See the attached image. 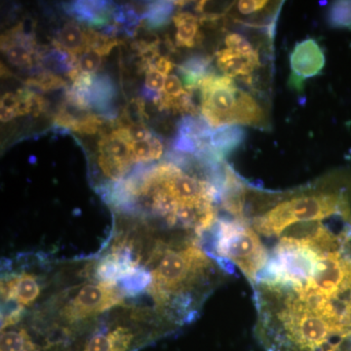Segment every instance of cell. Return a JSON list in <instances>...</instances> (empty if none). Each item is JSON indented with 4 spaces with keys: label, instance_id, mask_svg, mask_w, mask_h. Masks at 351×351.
Here are the masks:
<instances>
[{
    "label": "cell",
    "instance_id": "52a82bcc",
    "mask_svg": "<svg viewBox=\"0 0 351 351\" xmlns=\"http://www.w3.org/2000/svg\"><path fill=\"white\" fill-rule=\"evenodd\" d=\"M64 7L66 13L75 20L98 27L108 24L110 14L114 9L107 1H75Z\"/></svg>",
    "mask_w": 351,
    "mask_h": 351
},
{
    "label": "cell",
    "instance_id": "8992f818",
    "mask_svg": "<svg viewBox=\"0 0 351 351\" xmlns=\"http://www.w3.org/2000/svg\"><path fill=\"white\" fill-rule=\"evenodd\" d=\"M133 328L117 326L112 331L99 332L90 339L82 351H128L135 341Z\"/></svg>",
    "mask_w": 351,
    "mask_h": 351
},
{
    "label": "cell",
    "instance_id": "5b68a950",
    "mask_svg": "<svg viewBox=\"0 0 351 351\" xmlns=\"http://www.w3.org/2000/svg\"><path fill=\"white\" fill-rule=\"evenodd\" d=\"M132 145L133 141L126 127H119L103 136L99 142V152L101 156L110 157L130 170L131 166L136 162Z\"/></svg>",
    "mask_w": 351,
    "mask_h": 351
},
{
    "label": "cell",
    "instance_id": "9c48e42d",
    "mask_svg": "<svg viewBox=\"0 0 351 351\" xmlns=\"http://www.w3.org/2000/svg\"><path fill=\"white\" fill-rule=\"evenodd\" d=\"M246 130L241 125H225L214 128L208 138V144L221 158L232 154L243 144Z\"/></svg>",
    "mask_w": 351,
    "mask_h": 351
},
{
    "label": "cell",
    "instance_id": "cb8c5ba5",
    "mask_svg": "<svg viewBox=\"0 0 351 351\" xmlns=\"http://www.w3.org/2000/svg\"><path fill=\"white\" fill-rule=\"evenodd\" d=\"M152 147V161L158 160L162 156L164 147L160 138L156 137L154 134H152L151 137Z\"/></svg>",
    "mask_w": 351,
    "mask_h": 351
},
{
    "label": "cell",
    "instance_id": "7c38bea8",
    "mask_svg": "<svg viewBox=\"0 0 351 351\" xmlns=\"http://www.w3.org/2000/svg\"><path fill=\"white\" fill-rule=\"evenodd\" d=\"M177 27L176 43L180 47L191 48L199 41V19L193 14L179 12L173 17Z\"/></svg>",
    "mask_w": 351,
    "mask_h": 351
},
{
    "label": "cell",
    "instance_id": "d4e9b609",
    "mask_svg": "<svg viewBox=\"0 0 351 351\" xmlns=\"http://www.w3.org/2000/svg\"><path fill=\"white\" fill-rule=\"evenodd\" d=\"M18 104H19V97H18L17 94L6 93L4 94V96H2L0 107L15 110Z\"/></svg>",
    "mask_w": 351,
    "mask_h": 351
},
{
    "label": "cell",
    "instance_id": "ba28073f",
    "mask_svg": "<svg viewBox=\"0 0 351 351\" xmlns=\"http://www.w3.org/2000/svg\"><path fill=\"white\" fill-rule=\"evenodd\" d=\"M115 97V88L110 76L100 75L94 76L93 83L90 87L91 108L106 120H113L117 112L112 107Z\"/></svg>",
    "mask_w": 351,
    "mask_h": 351
},
{
    "label": "cell",
    "instance_id": "3957f363",
    "mask_svg": "<svg viewBox=\"0 0 351 351\" xmlns=\"http://www.w3.org/2000/svg\"><path fill=\"white\" fill-rule=\"evenodd\" d=\"M212 230V257L225 270L226 265L232 263L255 285L269 258L258 233L246 221L234 218L219 219Z\"/></svg>",
    "mask_w": 351,
    "mask_h": 351
},
{
    "label": "cell",
    "instance_id": "277c9868",
    "mask_svg": "<svg viewBox=\"0 0 351 351\" xmlns=\"http://www.w3.org/2000/svg\"><path fill=\"white\" fill-rule=\"evenodd\" d=\"M324 51L317 41L306 38L295 44L290 55L293 77L304 82L306 78L317 75L325 66Z\"/></svg>",
    "mask_w": 351,
    "mask_h": 351
},
{
    "label": "cell",
    "instance_id": "5bb4252c",
    "mask_svg": "<svg viewBox=\"0 0 351 351\" xmlns=\"http://www.w3.org/2000/svg\"><path fill=\"white\" fill-rule=\"evenodd\" d=\"M328 24L338 29L351 27V1H336L327 13Z\"/></svg>",
    "mask_w": 351,
    "mask_h": 351
},
{
    "label": "cell",
    "instance_id": "30bf717a",
    "mask_svg": "<svg viewBox=\"0 0 351 351\" xmlns=\"http://www.w3.org/2000/svg\"><path fill=\"white\" fill-rule=\"evenodd\" d=\"M217 64L223 75L230 78L240 76L251 82V75L260 66V60L250 59L232 51L223 49L217 53Z\"/></svg>",
    "mask_w": 351,
    "mask_h": 351
},
{
    "label": "cell",
    "instance_id": "44dd1931",
    "mask_svg": "<svg viewBox=\"0 0 351 351\" xmlns=\"http://www.w3.org/2000/svg\"><path fill=\"white\" fill-rule=\"evenodd\" d=\"M269 3L267 1L261 0H241L237 2V10L242 15H251V14L262 10Z\"/></svg>",
    "mask_w": 351,
    "mask_h": 351
},
{
    "label": "cell",
    "instance_id": "ac0fdd59",
    "mask_svg": "<svg viewBox=\"0 0 351 351\" xmlns=\"http://www.w3.org/2000/svg\"><path fill=\"white\" fill-rule=\"evenodd\" d=\"M132 149H133L136 162H149V161H152L151 138L149 140L133 143Z\"/></svg>",
    "mask_w": 351,
    "mask_h": 351
},
{
    "label": "cell",
    "instance_id": "2e32d148",
    "mask_svg": "<svg viewBox=\"0 0 351 351\" xmlns=\"http://www.w3.org/2000/svg\"><path fill=\"white\" fill-rule=\"evenodd\" d=\"M226 47L228 50L241 55V56L250 58V59L260 60L258 53L252 46L250 41L247 40L243 36L239 34H230L225 39Z\"/></svg>",
    "mask_w": 351,
    "mask_h": 351
},
{
    "label": "cell",
    "instance_id": "484cf974",
    "mask_svg": "<svg viewBox=\"0 0 351 351\" xmlns=\"http://www.w3.org/2000/svg\"><path fill=\"white\" fill-rule=\"evenodd\" d=\"M16 117H17V115H16L15 110L0 107V119H1L2 122L10 121V120L15 119Z\"/></svg>",
    "mask_w": 351,
    "mask_h": 351
},
{
    "label": "cell",
    "instance_id": "7402d4cb",
    "mask_svg": "<svg viewBox=\"0 0 351 351\" xmlns=\"http://www.w3.org/2000/svg\"><path fill=\"white\" fill-rule=\"evenodd\" d=\"M127 130H128L133 143L149 140L152 136V132L149 130L145 123L132 124V125L127 127Z\"/></svg>",
    "mask_w": 351,
    "mask_h": 351
},
{
    "label": "cell",
    "instance_id": "e0dca14e",
    "mask_svg": "<svg viewBox=\"0 0 351 351\" xmlns=\"http://www.w3.org/2000/svg\"><path fill=\"white\" fill-rule=\"evenodd\" d=\"M103 55L96 49H87L78 57L77 66L83 73L93 75L100 69Z\"/></svg>",
    "mask_w": 351,
    "mask_h": 351
},
{
    "label": "cell",
    "instance_id": "d6986e66",
    "mask_svg": "<svg viewBox=\"0 0 351 351\" xmlns=\"http://www.w3.org/2000/svg\"><path fill=\"white\" fill-rule=\"evenodd\" d=\"M166 76L158 73L156 69H149L145 73V86L156 93H162L165 85Z\"/></svg>",
    "mask_w": 351,
    "mask_h": 351
},
{
    "label": "cell",
    "instance_id": "8fae6325",
    "mask_svg": "<svg viewBox=\"0 0 351 351\" xmlns=\"http://www.w3.org/2000/svg\"><path fill=\"white\" fill-rule=\"evenodd\" d=\"M54 45L71 54L82 55L88 49L87 29H82L75 22H69L60 29Z\"/></svg>",
    "mask_w": 351,
    "mask_h": 351
},
{
    "label": "cell",
    "instance_id": "603a6c76",
    "mask_svg": "<svg viewBox=\"0 0 351 351\" xmlns=\"http://www.w3.org/2000/svg\"><path fill=\"white\" fill-rule=\"evenodd\" d=\"M173 69H174V64L167 57L158 56L152 62L151 69H156L158 73H162L163 75L167 77Z\"/></svg>",
    "mask_w": 351,
    "mask_h": 351
},
{
    "label": "cell",
    "instance_id": "7a4b0ae2",
    "mask_svg": "<svg viewBox=\"0 0 351 351\" xmlns=\"http://www.w3.org/2000/svg\"><path fill=\"white\" fill-rule=\"evenodd\" d=\"M201 112L213 128L225 125L262 126L265 112L252 95L232 78L209 75L200 83Z\"/></svg>",
    "mask_w": 351,
    "mask_h": 351
},
{
    "label": "cell",
    "instance_id": "9a60e30c",
    "mask_svg": "<svg viewBox=\"0 0 351 351\" xmlns=\"http://www.w3.org/2000/svg\"><path fill=\"white\" fill-rule=\"evenodd\" d=\"M27 86L36 88L40 91H52V90L61 89L66 86V80L61 76L49 73V71H40L36 73L25 82Z\"/></svg>",
    "mask_w": 351,
    "mask_h": 351
},
{
    "label": "cell",
    "instance_id": "4316f807",
    "mask_svg": "<svg viewBox=\"0 0 351 351\" xmlns=\"http://www.w3.org/2000/svg\"><path fill=\"white\" fill-rule=\"evenodd\" d=\"M339 343H337V345H334L332 346H330L329 348H327V350H323V351H339Z\"/></svg>",
    "mask_w": 351,
    "mask_h": 351
},
{
    "label": "cell",
    "instance_id": "4fadbf2b",
    "mask_svg": "<svg viewBox=\"0 0 351 351\" xmlns=\"http://www.w3.org/2000/svg\"><path fill=\"white\" fill-rule=\"evenodd\" d=\"M174 1H154L147 6L141 16L149 29H158L169 23L175 8Z\"/></svg>",
    "mask_w": 351,
    "mask_h": 351
},
{
    "label": "cell",
    "instance_id": "6da1fadb",
    "mask_svg": "<svg viewBox=\"0 0 351 351\" xmlns=\"http://www.w3.org/2000/svg\"><path fill=\"white\" fill-rule=\"evenodd\" d=\"M351 211V182L321 184L319 189L302 191L278 201L269 210L248 219L249 223L265 237L278 239L287 228L298 223L321 221Z\"/></svg>",
    "mask_w": 351,
    "mask_h": 351
},
{
    "label": "cell",
    "instance_id": "ffe728a7",
    "mask_svg": "<svg viewBox=\"0 0 351 351\" xmlns=\"http://www.w3.org/2000/svg\"><path fill=\"white\" fill-rule=\"evenodd\" d=\"M184 93L181 80L176 75H169L166 77L163 94L169 98H178Z\"/></svg>",
    "mask_w": 351,
    "mask_h": 351
}]
</instances>
